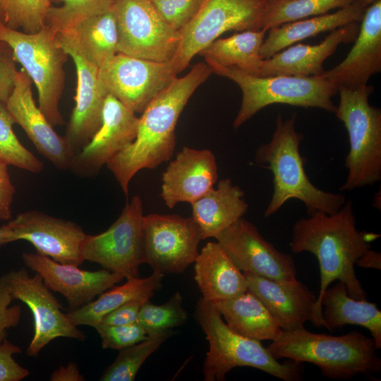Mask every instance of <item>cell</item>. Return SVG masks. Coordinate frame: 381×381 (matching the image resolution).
I'll list each match as a JSON object with an SVG mask.
<instances>
[{"label": "cell", "instance_id": "25", "mask_svg": "<svg viewBox=\"0 0 381 381\" xmlns=\"http://www.w3.org/2000/svg\"><path fill=\"white\" fill-rule=\"evenodd\" d=\"M194 270L202 298L210 303L234 298L248 290L243 273L217 241L205 245L196 258Z\"/></svg>", "mask_w": 381, "mask_h": 381}, {"label": "cell", "instance_id": "44", "mask_svg": "<svg viewBox=\"0 0 381 381\" xmlns=\"http://www.w3.org/2000/svg\"><path fill=\"white\" fill-rule=\"evenodd\" d=\"M145 301L134 300L119 306L104 316L97 327L119 326L138 322L140 310Z\"/></svg>", "mask_w": 381, "mask_h": 381}, {"label": "cell", "instance_id": "17", "mask_svg": "<svg viewBox=\"0 0 381 381\" xmlns=\"http://www.w3.org/2000/svg\"><path fill=\"white\" fill-rule=\"evenodd\" d=\"M17 241L30 243L37 253L67 265H80L86 234L77 224L44 212L29 210L8 222Z\"/></svg>", "mask_w": 381, "mask_h": 381}, {"label": "cell", "instance_id": "24", "mask_svg": "<svg viewBox=\"0 0 381 381\" xmlns=\"http://www.w3.org/2000/svg\"><path fill=\"white\" fill-rule=\"evenodd\" d=\"M359 30L357 22L335 29L318 44H292L264 59L258 75L321 76L324 61L341 44L352 42Z\"/></svg>", "mask_w": 381, "mask_h": 381}, {"label": "cell", "instance_id": "22", "mask_svg": "<svg viewBox=\"0 0 381 381\" xmlns=\"http://www.w3.org/2000/svg\"><path fill=\"white\" fill-rule=\"evenodd\" d=\"M217 178L210 150L184 146L162 174L161 197L170 209L179 202L191 204L211 190Z\"/></svg>", "mask_w": 381, "mask_h": 381}, {"label": "cell", "instance_id": "1", "mask_svg": "<svg viewBox=\"0 0 381 381\" xmlns=\"http://www.w3.org/2000/svg\"><path fill=\"white\" fill-rule=\"evenodd\" d=\"M380 234L359 231L351 200L346 201L336 212H315L298 219L292 228L290 246L295 253L309 252L318 260L320 286L312 323L323 327L320 301L329 284L339 280L355 299H365L354 266L357 260L371 248L370 243Z\"/></svg>", "mask_w": 381, "mask_h": 381}, {"label": "cell", "instance_id": "8", "mask_svg": "<svg viewBox=\"0 0 381 381\" xmlns=\"http://www.w3.org/2000/svg\"><path fill=\"white\" fill-rule=\"evenodd\" d=\"M0 41L11 49L16 62L27 73L38 93V107L53 126L64 123L59 102L65 86L64 64L68 55L56 34L46 25L27 33L0 23Z\"/></svg>", "mask_w": 381, "mask_h": 381}, {"label": "cell", "instance_id": "32", "mask_svg": "<svg viewBox=\"0 0 381 381\" xmlns=\"http://www.w3.org/2000/svg\"><path fill=\"white\" fill-rule=\"evenodd\" d=\"M68 33L83 56L99 68L117 53L118 28L113 9L78 23Z\"/></svg>", "mask_w": 381, "mask_h": 381}, {"label": "cell", "instance_id": "45", "mask_svg": "<svg viewBox=\"0 0 381 381\" xmlns=\"http://www.w3.org/2000/svg\"><path fill=\"white\" fill-rule=\"evenodd\" d=\"M16 189L8 171V164L0 160V219L11 220V204Z\"/></svg>", "mask_w": 381, "mask_h": 381}, {"label": "cell", "instance_id": "37", "mask_svg": "<svg viewBox=\"0 0 381 381\" xmlns=\"http://www.w3.org/2000/svg\"><path fill=\"white\" fill-rule=\"evenodd\" d=\"M5 25L27 33L37 32L47 25L52 0H0Z\"/></svg>", "mask_w": 381, "mask_h": 381}, {"label": "cell", "instance_id": "7", "mask_svg": "<svg viewBox=\"0 0 381 381\" xmlns=\"http://www.w3.org/2000/svg\"><path fill=\"white\" fill-rule=\"evenodd\" d=\"M373 90L368 84L338 90L334 113L344 124L349 141L344 162L348 174L341 190L372 186L381 179V110L369 103Z\"/></svg>", "mask_w": 381, "mask_h": 381}, {"label": "cell", "instance_id": "26", "mask_svg": "<svg viewBox=\"0 0 381 381\" xmlns=\"http://www.w3.org/2000/svg\"><path fill=\"white\" fill-rule=\"evenodd\" d=\"M365 7L360 0L327 13L274 27L267 30L260 54L267 59L281 50L322 32L332 31L347 24L361 22Z\"/></svg>", "mask_w": 381, "mask_h": 381}, {"label": "cell", "instance_id": "31", "mask_svg": "<svg viewBox=\"0 0 381 381\" xmlns=\"http://www.w3.org/2000/svg\"><path fill=\"white\" fill-rule=\"evenodd\" d=\"M267 32L245 30L226 38H217L199 54L204 56L207 64L235 68L258 75L264 60L260 50Z\"/></svg>", "mask_w": 381, "mask_h": 381}, {"label": "cell", "instance_id": "19", "mask_svg": "<svg viewBox=\"0 0 381 381\" xmlns=\"http://www.w3.org/2000/svg\"><path fill=\"white\" fill-rule=\"evenodd\" d=\"M56 39L71 57L77 73L75 106L65 135L71 148L76 154L100 127L105 96L98 85L99 68L83 56L68 33H57Z\"/></svg>", "mask_w": 381, "mask_h": 381}, {"label": "cell", "instance_id": "42", "mask_svg": "<svg viewBox=\"0 0 381 381\" xmlns=\"http://www.w3.org/2000/svg\"><path fill=\"white\" fill-rule=\"evenodd\" d=\"M13 298L0 276V345L7 339L8 329L20 322L22 308L18 305L11 306Z\"/></svg>", "mask_w": 381, "mask_h": 381}, {"label": "cell", "instance_id": "49", "mask_svg": "<svg viewBox=\"0 0 381 381\" xmlns=\"http://www.w3.org/2000/svg\"><path fill=\"white\" fill-rule=\"evenodd\" d=\"M0 23L5 25V15L0 1Z\"/></svg>", "mask_w": 381, "mask_h": 381}, {"label": "cell", "instance_id": "39", "mask_svg": "<svg viewBox=\"0 0 381 381\" xmlns=\"http://www.w3.org/2000/svg\"><path fill=\"white\" fill-rule=\"evenodd\" d=\"M95 329L101 338L103 349L120 351L148 337L145 329L138 322L119 326H99Z\"/></svg>", "mask_w": 381, "mask_h": 381}, {"label": "cell", "instance_id": "3", "mask_svg": "<svg viewBox=\"0 0 381 381\" xmlns=\"http://www.w3.org/2000/svg\"><path fill=\"white\" fill-rule=\"evenodd\" d=\"M296 114L286 120L278 114L271 140L260 145L255 155L256 162L267 164L273 175V193L264 212L265 217L291 199L302 202L308 215L315 212L333 214L346 201L343 194L321 190L308 177L300 152L303 136L296 130Z\"/></svg>", "mask_w": 381, "mask_h": 381}, {"label": "cell", "instance_id": "16", "mask_svg": "<svg viewBox=\"0 0 381 381\" xmlns=\"http://www.w3.org/2000/svg\"><path fill=\"white\" fill-rule=\"evenodd\" d=\"M139 117L116 97H104L100 127L76 154L70 167L84 176H92L135 138Z\"/></svg>", "mask_w": 381, "mask_h": 381}, {"label": "cell", "instance_id": "40", "mask_svg": "<svg viewBox=\"0 0 381 381\" xmlns=\"http://www.w3.org/2000/svg\"><path fill=\"white\" fill-rule=\"evenodd\" d=\"M165 21L179 31L197 13L204 0H150Z\"/></svg>", "mask_w": 381, "mask_h": 381}, {"label": "cell", "instance_id": "23", "mask_svg": "<svg viewBox=\"0 0 381 381\" xmlns=\"http://www.w3.org/2000/svg\"><path fill=\"white\" fill-rule=\"evenodd\" d=\"M243 273L248 290L262 301L282 330L302 329L312 321L317 297L296 278L281 281Z\"/></svg>", "mask_w": 381, "mask_h": 381}, {"label": "cell", "instance_id": "27", "mask_svg": "<svg viewBox=\"0 0 381 381\" xmlns=\"http://www.w3.org/2000/svg\"><path fill=\"white\" fill-rule=\"evenodd\" d=\"M192 218L198 226L202 238H216L246 213L248 205L244 193L229 179H223L191 203Z\"/></svg>", "mask_w": 381, "mask_h": 381}, {"label": "cell", "instance_id": "13", "mask_svg": "<svg viewBox=\"0 0 381 381\" xmlns=\"http://www.w3.org/2000/svg\"><path fill=\"white\" fill-rule=\"evenodd\" d=\"M200 230L192 217L149 214L143 219V262L163 274L183 272L195 262Z\"/></svg>", "mask_w": 381, "mask_h": 381}, {"label": "cell", "instance_id": "35", "mask_svg": "<svg viewBox=\"0 0 381 381\" xmlns=\"http://www.w3.org/2000/svg\"><path fill=\"white\" fill-rule=\"evenodd\" d=\"M60 2L52 6L47 17V25L56 33L72 30L78 23L92 16L112 8L114 0H52Z\"/></svg>", "mask_w": 381, "mask_h": 381}, {"label": "cell", "instance_id": "2", "mask_svg": "<svg viewBox=\"0 0 381 381\" xmlns=\"http://www.w3.org/2000/svg\"><path fill=\"white\" fill-rule=\"evenodd\" d=\"M212 73L207 64H195L186 75L177 77L142 112L134 140L107 164L126 195L129 183L138 171L155 169L171 158L179 116L193 92Z\"/></svg>", "mask_w": 381, "mask_h": 381}, {"label": "cell", "instance_id": "28", "mask_svg": "<svg viewBox=\"0 0 381 381\" xmlns=\"http://www.w3.org/2000/svg\"><path fill=\"white\" fill-rule=\"evenodd\" d=\"M320 303L323 327L333 331L346 325L362 326L370 332L377 349L381 348V311L375 303L351 297L339 281L325 290Z\"/></svg>", "mask_w": 381, "mask_h": 381}, {"label": "cell", "instance_id": "29", "mask_svg": "<svg viewBox=\"0 0 381 381\" xmlns=\"http://www.w3.org/2000/svg\"><path fill=\"white\" fill-rule=\"evenodd\" d=\"M164 276L153 271L151 275L145 278H127L122 285L112 286L99 294L97 299L66 315L76 327L87 325L95 329L104 316L119 306L134 300L149 301L161 286Z\"/></svg>", "mask_w": 381, "mask_h": 381}, {"label": "cell", "instance_id": "18", "mask_svg": "<svg viewBox=\"0 0 381 381\" xmlns=\"http://www.w3.org/2000/svg\"><path fill=\"white\" fill-rule=\"evenodd\" d=\"M32 82L23 68L18 71L13 90L5 103L15 123L25 132L35 148L59 169H70L75 153L36 104Z\"/></svg>", "mask_w": 381, "mask_h": 381}, {"label": "cell", "instance_id": "20", "mask_svg": "<svg viewBox=\"0 0 381 381\" xmlns=\"http://www.w3.org/2000/svg\"><path fill=\"white\" fill-rule=\"evenodd\" d=\"M25 267L38 273L45 285L63 295L73 309L82 307L125 277L108 270H84L78 266L58 262L38 253H23Z\"/></svg>", "mask_w": 381, "mask_h": 381}, {"label": "cell", "instance_id": "15", "mask_svg": "<svg viewBox=\"0 0 381 381\" xmlns=\"http://www.w3.org/2000/svg\"><path fill=\"white\" fill-rule=\"evenodd\" d=\"M216 239L243 272L281 281L296 277L292 256L278 250L263 238L254 224L243 217Z\"/></svg>", "mask_w": 381, "mask_h": 381}, {"label": "cell", "instance_id": "46", "mask_svg": "<svg viewBox=\"0 0 381 381\" xmlns=\"http://www.w3.org/2000/svg\"><path fill=\"white\" fill-rule=\"evenodd\" d=\"M51 381H83L84 376L80 373L76 363L70 362L66 366H60L52 372Z\"/></svg>", "mask_w": 381, "mask_h": 381}, {"label": "cell", "instance_id": "43", "mask_svg": "<svg viewBox=\"0 0 381 381\" xmlns=\"http://www.w3.org/2000/svg\"><path fill=\"white\" fill-rule=\"evenodd\" d=\"M18 73L11 49L0 41V103L5 104L11 94Z\"/></svg>", "mask_w": 381, "mask_h": 381}, {"label": "cell", "instance_id": "38", "mask_svg": "<svg viewBox=\"0 0 381 381\" xmlns=\"http://www.w3.org/2000/svg\"><path fill=\"white\" fill-rule=\"evenodd\" d=\"M13 123L5 104L0 103V160L32 173L40 172L43 164L18 139L12 128Z\"/></svg>", "mask_w": 381, "mask_h": 381}, {"label": "cell", "instance_id": "4", "mask_svg": "<svg viewBox=\"0 0 381 381\" xmlns=\"http://www.w3.org/2000/svg\"><path fill=\"white\" fill-rule=\"evenodd\" d=\"M267 348L277 360L286 358L313 363L331 379L349 380L381 370L373 339L356 330L341 336L313 333L305 327L282 330Z\"/></svg>", "mask_w": 381, "mask_h": 381}, {"label": "cell", "instance_id": "48", "mask_svg": "<svg viewBox=\"0 0 381 381\" xmlns=\"http://www.w3.org/2000/svg\"><path fill=\"white\" fill-rule=\"evenodd\" d=\"M16 241V236L8 223L0 226V247Z\"/></svg>", "mask_w": 381, "mask_h": 381}, {"label": "cell", "instance_id": "14", "mask_svg": "<svg viewBox=\"0 0 381 381\" xmlns=\"http://www.w3.org/2000/svg\"><path fill=\"white\" fill-rule=\"evenodd\" d=\"M13 299L25 303L34 320V334L27 349L29 356H37L52 340L60 337L84 340L85 335L61 310L57 298L36 273L30 276L21 268L1 276Z\"/></svg>", "mask_w": 381, "mask_h": 381}, {"label": "cell", "instance_id": "5", "mask_svg": "<svg viewBox=\"0 0 381 381\" xmlns=\"http://www.w3.org/2000/svg\"><path fill=\"white\" fill-rule=\"evenodd\" d=\"M195 319L209 344L203 364L205 380H224L229 371L242 366L261 370L284 381L302 377L301 362L291 359L279 362L260 341L233 332L214 305L202 298L196 306Z\"/></svg>", "mask_w": 381, "mask_h": 381}, {"label": "cell", "instance_id": "11", "mask_svg": "<svg viewBox=\"0 0 381 381\" xmlns=\"http://www.w3.org/2000/svg\"><path fill=\"white\" fill-rule=\"evenodd\" d=\"M177 75L171 61L117 53L99 68L98 85L104 96L111 95L133 112L142 113Z\"/></svg>", "mask_w": 381, "mask_h": 381}, {"label": "cell", "instance_id": "41", "mask_svg": "<svg viewBox=\"0 0 381 381\" xmlns=\"http://www.w3.org/2000/svg\"><path fill=\"white\" fill-rule=\"evenodd\" d=\"M20 352L21 349L7 339L0 345V381H20L29 375L30 371L13 356Z\"/></svg>", "mask_w": 381, "mask_h": 381}, {"label": "cell", "instance_id": "30", "mask_svg": "<svg viewBox=\"0 0 381 381\" xmlns=\"http://www.w3.org/2000/svg\"><path fill=\"white\" fill-rule=\"evenodd\" d=\"M228 327L234 332L253 339L274 340L282 329L276 319L252 292L212 303Z\"/></svg>", "mask_w": 381, "mask_h": 381}, {"label": "cell", "instance_id": "6", "mask_svg": "<svg viewBox=\"0 0 381 381\" xmlns=\"http://www.w3.org/2000/svg\"><path fill=\"white\" fill-rule=\"evenodd\" d=\"M212 73L236 83L242 92L239 111L234 121L238 128L263 108L274 104L315 107L334 113L332 98L337 88L325 77L298 75L260 76L237 68L210 64Z\"/></svg>", "mask_w": 381, "mask_h": 381}, {"label": "cell", "instance_id": "50", "mask_svg": "<svg viewBox=\"0 0 381 381\" xmlns=\"http://www.w3.org/2000/svg\"><path fill=\"white\" fill-rule=\"evenodd\" d=\"M378 0H360L362 4L365 7H368L370 5L374 4Z\"/></svg>", "mask_w": 381, "mask_h": 381}, {"label": "cell", "instance_id": "47", "mask_svg": "<svg viewBox=\"0 0 381 381\" xmlns=\"http://www.w3.org/2000/svg\"><path fill=\"white\" fill-rule=\"evenodd\" d=\"M356 264L362 268H373L381 270V254L380 253L368 250L356 261Z\"/></svg>", "mask_w": 381, "mask_h": 381}, {"label": "cell", "instance_id": "9", "mask_svg": "<svg viewBox=\"0 0 381 381\" xmlns=\"http://www.w3.org/2000/svg\"><path fill=\"white\" fill-rule=\"evenodd\" d=\"M265 0H204L194 17L179 30L171 62L179 74L192 59L223 33L261 30Z\"/></svg>", "mask_w": 381, "mask_h": 381}, {"label": "cell", "instance_id": "36", "mask_svg": "<svg viewBox=\"0 0 381 381\" xmlns=\"http://www.w3.org/2000/svg\"><path fill=\"white\" fill-rule=\"evenodd\" d=\"M182 303L183 297L179 292L162 305H155L147 301L141 306L138 322L148 337L172 332L173 327L182 325L188 318Z\"/></svg>", "mask_w": 381, "mask_h": 381}, {"label": "cell", "instance_id": "34", "mask_svg": "<svg viewBox=\"0 0 381 381\" xmlns=\"http://www.w3.org/2000/svg\"><path fill=\"white\" fill-rule=\"evenodd\" d=\"M171 334V332L148 337L144 341L120 350L116 358L105 369L99 380H134L142 365Z\"/></svg>", "mask_w": 381, "mask_h": 381}, {"label": "cell", "instance_id": "33", "mask_svg": "<svg viewBox=\"0 0 381 381\" xmlns=\"http://www.w3.org/2000/svg\"><path fill=\"white\" fill-rule=\"evenodd\" d=\"M354 0H265L261 30L322 15Z\"/></svg>", "mask_w": 381, "mask_h": 381}, {"label": "cell", "instance_id": "10", "mask_svg": "<svg viewBox=\"0 0 381 381\" xmlns=\"http://www.w3.org/2000/svg\"><path fill=\"white\" fill-rule=\"evenodd\" d=\"M118 53L146 60L171 61L179 31L171 27L150 0H114Z\"/></svg>", "mask_w": 381, "mask_h": 381}, {"label": "cell", "instance_id": "21", "mask_svg": "<svg viewBox=\"0 0 381 381\" xmlns=\"http://www.w3.org/2000/svg\"><path fill=\"white\" fill-rule=\"evenodd\" d=\"M354 44L346 58L322 75L337 88L368 84L381 71V0L365 8Z\"/></svg>", "mask_w": 381, "mask_h": 381}, {"label": "cell", "instance_id": "12", "mask_svg": "<svg viewBox=\"0 0 381 381\" xmlns=\"http://www.w3.org/2000/svg\"><path fill=\"white\" fill-rule=\"evenodd\" d=\"M143 202L135 195L118 219L104 232L86 235L82 247L85 260L100 265L126 279L137 277L143 262Z\"/></svg>", "mask_w": 381, "mask_h": 381}]
</instances>
